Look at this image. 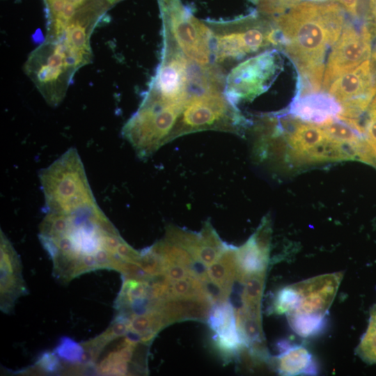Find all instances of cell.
<instances>
[{
    "mask_svg": "<svg viewBox=\"0 0 376 376\" xmlns=\"http://www.w3.org/2000/svg\"><path fill=\"white\" fill-rule=\"evenodd\" d=\"M342 8L333 1H304L272 17L276 47L297 70L295 96L320 91L327 52L338 40L346 22Z\"/></svg>",
    "mask_w": 376,
    "mask_h": 376,
    "instance_id": "obj_1",
    "label": "cell"
},
{
    "mask_svg": "<svg viewBox=\"0 0 376 376\" xmlns=\"http://www.w3.org/2000/svg\"><path fill=\"white\" fill-rule=\"evenodd\" d=\"M212 32V63L224 70L247 56L276 47L272 17L256 10L227 20H205Z\"/></svg>",
    "mask_w": 376,
    "mask_h": 376,
    "instance_id": "obj_2",
    "label": "cell"
},
{
    "mask_svg": "<svg viewBox=\"0 0 376 376\" xmlns=\"http://www.w3.org/2000/svg\"><path fill=\"white\" fill-rule=\"evenodd\" d=\"M224 86L225 82L194 85L171 141L206 130L241 134L251 125L226 97Z\"/></svg>",
    "mask_w": 376,
    "mask_h": 376,
    "instance_id": "obj_3",
    "label": "cell"
},
{
    "mask_svg": "<svg viewBox=\"0 0 376 376\" xmlns=\"http://www.w3.org/2000/svg\"><path fill=\"white\" fill-rule=\"evenodd\" d=\"M39 179L47 212L70 214L98 206L75 148L42 169Z\"/></svg>",
    "mask_w": 376,
    "mask_h": 376,
    "instance_id": "obj_4",
    "label": "cell"
},
{
    "mask_svg": "<svg viewBox=\"0 0 376 376\" xmlns=\"http://www.w3.org/2000/svg\"><path fill=\"white\" fill-rule=\"evenodd\" d=\"M166 30L190 61L212 64V32L205 20L196 18L182 0H157Z\"/></svg>",
    "mask_w": 376,
    "mask_h": 376,
    "instance_id": "obj_5",
    "label": "cell"
},
{
    "mask_svg": "<svg viewBox=\"0 0 376 376\" xmlns=\"http://www.w3.org/2000/svg\"><path fill=\"white\" fill-rule=\"evenodd\" d=\"M278 53L276 49H267L234 65L225 80L224 93L228 100L237 106L265 93L281 68Z\"/></svg>",
    "mask_w": 376,
    "mask_h": 376,
    "instance_id": "obj_6",
    "label": "cell"
},
{
    "mask_svg": "<svg viewBox=\"0 0 376 376\" xmlns=\"http://www.w3.org/2000/svg\"><path fill=\"white\" fill-rule=\"evenodd\" d=\"M373 40L364 23L346 20L328 57L322 84L324 91H327L336 78L371 58Z\"/></svg>",
    "mask_w": 376,
    "mask_h": 376,
    "instance_id": "obj_7",
    "label": "cell"
},
{
    "mask_svg": "<svg viewBox=\"0 0 376 376\" xmlns=\"http://www.w3.org/2000/svg\"><path fill=\"white\" fill-rule=\"evenodd\" d=\"M327 91L341 104L343 116L363 118L376 94V72L370 58L336 78Z\"/></svg>",
    "mask_w": 376,
    "mask_h": 376,
    "instance_id": "obj_8",
    "label": "cell"
},
{
    "mask_svg": "<svg viewBox=\"0 0 376 376\" xmlns=\"http://www.w3.org/2000/svg\"><path fill=\"white\" fill-rule=\"evenodd\" d=\"M341 276L325 274L293 285L297 301L289 315L325 316L334 300Z\"/></svg>",
    "mask_w": 376,
    "mask_h": 376,
    "instance_id": "obj_9",
    "label": "cell"
},
{
    "mask_svg": "<svg viewBox=\"0 0 376 376\" xmlns=\"http://www.w3.org/2000/svg\"><path fill=\"white\" fill-rule=\"evenodd\" d=\"M342 111L341 104L328 92H313L295 96L282 112L296 120L320 125Z\"/></svg>",
    "mask_w": 376,
    "mask_h": 376,
    "instance_id": "obj_10",
    "label": "cell"
},
{
    "mask_svg": "<svg viewBox=\"0 0 376 376\" xmlns=\"http://www.w3.org/2000/svg\"><path fill=\"white\" fill-rule=\"evenodd\" d=\"M19 258L1 230V308L8 313L15 300L26 293Z\"/></svg>",
    "mask_w": 376,
    "mask_h": 376,
    "instance_id": "obj_11",
    "label": "cell"
},
{
    "mask_svg": "<svg viewBox=\"0 0 376 376\" xmlns=\"http://www.w3.org/2000/svg\"><path fill=\"white\" fill-rule=\"evenodd\" d=\"M213 304L196 298H178L164 301L159 310L168 325L185 320L207 322Z\"/></svg>",
    "mask_w": 376,
    "mask_h": 376,
    "instance_id": "obj_12",
    "label": "cell"
},
{
    "mask_svg": "<svg viewBox=\"0 0 376 376\" xmlns=\"http://www.w3.org/2000/svg\"><path fill=\"white\" fill-rule=\"evenodd\" d=\"M277 347L279 350L277 367L281 374L296 375L317 373V364L311 354L304 347L287 341L279 342Z\"/></svg>",
    "mask_w": 376,
    "mask_h": 376,
    "instance_id": "obj_13",
    "label": "cell"
},
{
    "mask_svg": "<svg viewBox=\"0 0 376 376\" xmlns=\"http://www.w3.org/2000/svg\"><path fill=\"white\" fill-rule=\"evenodd\" d=\"M238 271L237 247L226 244L219 258L207 267L210 279L218 285L228 298Z\"/></svg>",
    "mask_w": 376,
    "mask_h": 376,
    "instance_id": "obj_14",
    "label": "cell"
},
{
    "mask_svg": "<svg viewBox=\"0 0 376 376\" xmlns=\"http://www.w3.org/2000/svg\"><path fill=\"white\" fill-rule=\"evenodd\" d=\"M200 242L194 259L209 267L221 256L226 246L210 221H206L199 232Z\"/></svg>",
    "mask_w": 376,
    "mask_h": 376,
    "instance_id": "obj_15",
    "label": "cell"
},
{
    "mask_svg": "<svg viewBox=\"0 0 376 376\" xmlns=\"http://www.w3.org/2000/svg\"><path fill=\"white\" fill-rule=\"evenodd\" d=\"M290 325L299 336L308 337L321 332L326 325V316L289 315Z\"/></svg>",
    "mask_w": 376,
    "mask_h": 376,
    "instance_id": "obj_16",
    "label": "cell"
},
{
    "mask_svg": "<svg viewBox=\"0 0 376 376\" xmlns=\"http://www.w3.org/2000/svg\"><path fill=\"white\" fill-rule=\"evenodd\" d=\"M357 354L368 363H376V305L370 311L369 323L357 348Z\"/></svg>",
    "mask_w": 376,
    "mask_h": 376,
    "instance_id": "obj_17",
    "label": "cell"
},
{
    "mask_svg": "<svg viewBox=\"0 0 376 376\" xmlns=\"http://www.w3.org/2000/svg\"><path fill=\"white\" fill-rule=\"evenodd\" d=\"M265 273L251 274L246 278L242 295L244 306H260Z\"/></svg>",
    "mask_w": 376,
    "mask_h": 376,
    "instance_id": "obj_18",
    "label": "cell"
},
{
    "mask_svg": "<svg viewBox=\"0 0 376 376\" xmlns=\"http://www.w3.org/2000/svg\"><path fill=\"white\" fill-rule=\"evenodd\" d=\"M58 357L65 362L81 363L84 359V346L68 336L60 338L54 351Z\"/></svg>",
    "mask_w": 376,
    "mask_h": 376,
    "instance_id": "obj_19",
    "label": "cell"
},
{
    "mask_svg": "<svg viewBox=\"0 0 376 376\" xmlns=\"http://www.w3.org/2000/svg\"><path fill=\"white\" fill-rule=\"evenodd\" d=\"M261 15L274 17L283 14L301 0H248Z\"/></svg>",
    "mask_w": 376,
    "mask_h": 376,
    "instance_id": "obj_20",
    "label": "cell"
},
{
    "mask_svg": "<svg viewBox=\"0 0 376 376\" xmlns=\"http://www.w3.org/2000/svg\"><path fill=\"white\" fill-rule=\"evenodd\" d=\"M36 365L47 373L57 372L61 368L58 355L54 352L45 351L38 357Z\"/></svg>",
    "mask_w": 376,
    "mask_h": 376,
    "instance_id": "obj_21",
    "label": "cell"
},
{
    "mask_svg": "<svg viewBox=\"0 0 376 376\" xmlns=\"http://www.w3.org/2000/svg\"><path fill=\"white\" fill-rule=\"evenodd\" d=\"M192 274L194 273L190 268L178 265L169 266L164 273L170 282L185 279Z\"/></svg>",
    "mask_w": 376,
    "mask_h": 376,
    "instance_id": "obj_22",
    "label": "cell"
},
{
    "mask_svg": "<svg viewBox=\"0 0 376 376\" xmlns=\"http://www.w3.org/2000/svg\"><path fill=\"white\" fill-rule=\"evenodd\" d=\"M337 1L340 5L345 9V10L353 17L359 20L358 18V7L359 0H329ZM360 22V21H359Z\"/></svg>",
    "mask_w": 376,
    "mask_h": 376,
    "instance_id": "obj_23",
    "label": "cell"
},
{
    "mask_svg": "<svg viewBox=\"0 0 376 376\" xmlns=\"http://www.w3.org/2000/svg\"><path fill=\"white\" fill-rule=\"evenodd\" d=\"M80 259L85 272L99 269L94 255L86 254L81 256Z\"/></svg>",
    "mask_w": 376,
    "mask_h": 376,
    "instance_id": "obj_24",
    "label": "cell"
},
{
    "mask_svg": "<svg viewBox=\"0 0 376 376\" xmlns=\"http://www.w3.org/2000/svg\"><path fill=\"white\" fill-rule=\"evenodd\" d=\"M127 362L125 361H119L113 363L109 372V375H125L127 373Z\"/></svg>",
    "mask_w": 376,
    "mask_h": 376,
    "instance_id": "obj_25",
    "label": "cell"
}]
</instances>
